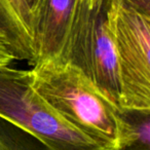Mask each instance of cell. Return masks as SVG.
<instances>
[{
    "instance_id": "cell-1",
    "label": "cell",
    "mask_w": 150,
    "mask_h": 150,
    "mask_svg": "<svg viewBox=\"0 0 150 150\" xmlns=\"http://www.w3.org/2000/svg\"><path fill=\"white\" fill-rule=\"evenodd\" d=\"M30 73L33 88L64 120L104 150H118L122 109L81 70L56 57L36 62Z\"/></svg>"
},
{
    "instance_id": "cell-2",
    "label": "cell",
    "mask_w": 150,
    "mask_h": 150,
    "mask_svg": "<svg viewBox=\"0 0 150 150\" xmlns=\"http://www.w3.org/2000/svg\"><path fill=\"white\" fill-rule=\"evenodd\" d=\"M106 23L116 54L119 106L150 110V0H107Z\"/></svg>"
},
{
    "instance_id": "cell-3",
    "label": "cell",
    "mask_w": 150,
    "mask_h": 150,
    "mask_svg": "<svg viewBox=\"0 0 150 150\" xmlns=\"http://www.w3.org/2000/svg\"><path fill=\"white\" fill-rule=\"evenodd\" d=\"M0 117L48 150H104L62 118L33 88L30 70L0 67Z\"/></svg>"
},
{
    "instance_id": "cell-4",
    "label": "cell",
    "mask_w": 150,
    "mask_h": 150,
    "mask_svg": "<svg viewBox=\"0 0 150 150\" xmlns=\"http://www.w3.org/2000/svg\"><path fill=\"white\" fill-rule=\"evenodd\" d=\"M107 0L88 6L76 0L58 58L71 63L119 105L116 54L106 23ZM120 107V106H119Z\"/></svg>"
},
{
    "instance_id": "cell-5",
    "label": "cell",
    "mask_w": 150,
    "mask_h": 150,
    "mask_svg": "<svg viewBox=\"0 0 150 150\" xmlns=\"http://www.w3.org/2000/svg\"><path fill=\"white\" fill-rule=\"evenodd\" d=\"M75 2L76 0L33 1L30 17L36 62L60 56Z\"/></svg>"
},
{
    "instance_id": "cell-6",
    "label": "cell",
    "mask_w": 150,
    "mask_h": 150,
    "mask_svg": "<svg viewBox=\"0 0 150 150\" xmlns=\"http://www.w3.org/2000/svg\"><path fill=\"white\" fill-rule=\"evenodd\" d=\"M0 43L15 60L35 64L30 6L26 0H0Z\"/></svg>"
},
{
    "instance_id": "cell-7",
    "label": "cell",
    "mask_w": 150,
    "mask_h": 150,
    "mask_svg": "<svg viewBox=\"0 0 150 150\" xmlns=\"http://www.w3.org/2000/svg\"><path fill=\"white\" fill-rule=\"evenodd\" d=\"M118 150H150V110L121 111Z\"/></svg>"
},
{
    "instance_id": "cell-8",
    "label": "cell",
    "mask_w": 150,
    "mask_h": 150,
    "mask_svg": "<svg viewBox=\"0 0 150 150\" xmlns=\"http://www.w3.org/2000/svg\"><path fill=\"white\" fill-rule=\"evenodd\" d=\"M0 150H48L41 142L0 117Z\"/></svg>"
},
{
    "instance_id": "cell-9",
    "label": "cell",
    "mask_w": 150,
    "mask_h": 150,
    "mask_svg": "<svg viewBox=\"0 0 150 150\" xmlns=\"http://www.w3.org/2000/svg\"><path fill=\"white\" fill-rule=\"evenodd\" d=\"M13 61L15 57L13 56V54L2 43H0V67L9 66Z\"/></svg>"
},
{
    "instance_id": "cell-10",
    "label": "cell",
    "mask_w": 150,
    "mask_h": 150,
    "mask_svg": "<svg viewBox=\"0 0 150 150\" xmlns=\"http://www.w3.org/2000/svg\"><path fill=\"white\" fill-rule=\"evenodd\" d=\"M79 1H81V2H83L84 4L88 5V6H92V5L96 4V3L98 2L99 0H79Z\"/></svg>"
},
{
    "instance_id": "cell-11",
    "label": "cell",
    "mask_w": 150,
    "mask_h": 150,
    "mask_svg": "<svg viewBox=\"0 0 150 150\" xmlns=\"http://www.w3.org/2000/svg\"><path fill=\"white\" fill-rule=\"evenodd\" d=\"M26 1H27L28 5H29V6H31V4H32V3H33L34 0H26Z\"/></svg>"
}]
</instances>
